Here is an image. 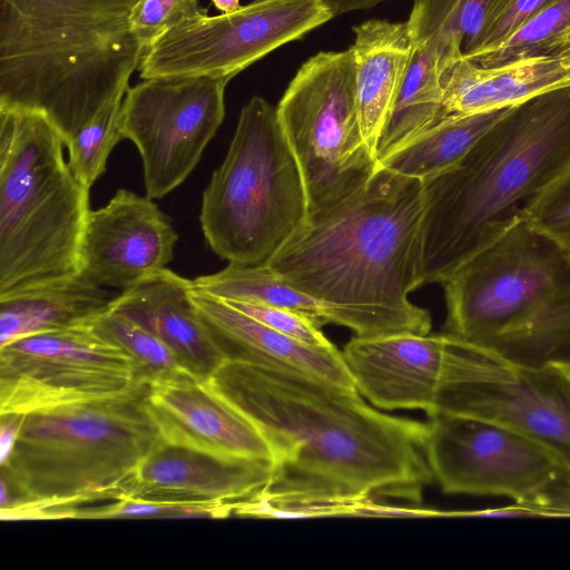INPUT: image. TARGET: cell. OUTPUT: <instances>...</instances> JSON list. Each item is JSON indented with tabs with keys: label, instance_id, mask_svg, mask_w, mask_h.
<instances>
[{
	"label": "cell",
	"instance_id": "52a82bcc",
	"mask_svg": "<svg viewBox=\"0 0 570 570\" xmlns=\"http://www.w3.org/2000/svg\"><path fill=\"white\" fill-rule=\"evenodd\" d=\"M309 216L305 180L276 108L252 97L203 193L200 226L222 259L267 265Z\"/></svg>",
	"mask_w": 570,
	"mask_h": 570
},
{
	"label": "cell",
	"instance_id": "4316f807",
	"mask_svg": "<svg viewBox=\"0 0 570 570\" xmlns=\"http://www.w3.org/2000/svg\"><path fill=\"white\" fill-rule=\"evenodd\" d=\"M191 282L195 288L223 299L287 308L307 316L320 327L332 323L328 309L320 301L291 286L267 265L229 263L224 269Z\"/></svg>",
	"mask_w": 570,
	"mask_h": 570
},
{
	"label": "cell",
	"instance_id": "ffe728a7",
	"mask_svg": "<svg viewBox=\"0 0 570 570\" xmlns=\"http://www.w3.org/2000/svg\"><path fill=\"white\" fill-rule=\"evenodd\" d=\"M190 288L191 279L164 268L119 292L109 308L150 331L174 353L184 371L206 380L224 358L197 315Z\"/></svg>",
	"mask_w": 570,
	"mask_h": 570
},
{
	"label": "cell",
	"instance_id": "836d02e7",
	"mask_svg": "<svg viewBox=\"0 0 570 570\" xmlns=\"http://www.w3.org/2000/svg\"><path fill=\"white\" fill-rule=\"evenodd\" d=\"M225 301L268 327L304 344L315 347L334 346L322 333L321 327L303 314L259 303Z\"/></svg>",
	"mask_w": 570,
	"mask_h": 570
},
{
	"label": "cell",
	"instance_id": "1f68e13d",
	"mask_svg": "<svg viewBox=\"0 0 570 570\" xmlns=\"http://www.w3.org/2000/svg\"><path fill=\"white\" fill-rule=\"evenodd\" d=\"M521 220L570 259V166L524 204Z\"/></svg>",
	"mask_w": 570,
	"mask_h": 570
},
{
	"label": "cell",
	"instance_id": "5bb4252c",
	"mask_svg": "<svg viewBox=\"0 0 570 570\" xmlns=\"http://www.w3.org/2000/svg\"><path fill=\"white\" fill-rule=\"evenodd\" d=\"M426 422V458L448 494L508 497L519 503L564 466L547 450L501 424L436 413Z\"/></svg>",
	"mask_w": 570,
	"mask_h": 570
},
{
	"label": "cell",
	"instance_id": "7a4b0ae2",
	"mask_svg": "<svg viewBox=\"0 0 570 570\" xmlns=\"http://www.w3.org/2000/svg\"><path fill=\"white\" fill-rule=\"evenodd\" d=\"M422 216V179L379 165L356 193L309 213L267 266L354 336L428 334L429 311L409 299L420 286Z\"/></svg>",
	"mask_w": 570,
	"mask_h": 570
},
{
	"label": "cell",
	"instance_id": "5b68a950",
	"mask_svg": "<svg viewBox=\"0 0 570 570\" xmlns=\"http://www.w3.org/2000/svg\"><path fill=\"white\" fill-rule=\"evenodd\" d=\"M145 389L24 414L0 463L2 520H49L73 507L116 500L160 443Z\"/></svg>",
	"mask_w": 570,
	"mask_h": 570
},
{
	"label": "cell",
	"instance_id": "cb8c5ba5",
	"mask_svg": "<svg viewBox=\"0 0 570 570\" xmlns=\"http://www.w3.org/2000/svg\"><path fill=\"white\" fill-rule=\"evenodd\" d=\"M481 350L520 366L570 365V278Z\"/></svg>",
	"mask_w": 570,
	"mask_h": 570
},
{
	"label": "cell",
	"instance_id": "8d00e7d4",
	"mask_svg": "<svg viewBox=\"0 0 570 570\" xmlns=\"http://www.w3.org/2000/svg\"><path fill=\"white\" fill-rule=\"evenodd\" d=\"M23 419L24 414L21 413L0 414V463H2L12 451Z\"/></svg>",
	"mask_w": 570,
	"mask_h": 570
},
{
	"label": "cell",
	"instance_id": "7402d4cb",
	"mask_svg": "<svg viewBox=\"0 0 570 570\" xmlns=\"http://www.w3.org/2000/svg\"><path fill=\"white\" fill-rule=\"evenodd\" d=\"M442 85V119L515 106L570 86V52L492 68L460 59L443 72Z\"/></svg>",
	"mask_w": 570,
	"mask_h": 570
},
{
	"label": "cell",
	"instance_id": "74e56055",
	"mask_svg": "<svg viewBox=\"0 0 570 570\" xmlns=\"http://www.w3.org/2000/svg\"><path fill=\"white\" fill-rule=\"evenodd\" d=\"M334 18L343 13L356 10H364L376 6L385 0H324Z\"/></svg>",
	"mask_w": 570,
	"mask_h": 570
},
{
	"label": "cell",
	"instance_id": "f35d334b",
	"mask_svg": "<svg viewBox=\"0 0 570 570\" xmlns=\"http://www.w3.org/2000/svg\"><path fill=\"white\" fill-rule=\"evenodd\" d=\"M216 9L222 13H229L237 10L240 4L239 0H210Z\"/></svg>",
	"mask_w": 570,
	"mask_h": 570
},
{
	"label": "cell",
	"instance_id": "f1b7e54d",
	"mask_svg": "<svg viewBox=\"0 0 570 570\" xmlns=\"http://www.w3.org/2000/svg\"><path fill=\"white\" fill-rule=\"evenodd\" d=\"M132 361L135 385L145 389L184 371L174 353L150 331L111 308L86 322Z\"/></svg>",
	"mask_w": 570,
	"mask_h": 570
},
{
	"label": "cell",
	"instance_id": "ba28073f",
	"mask_svg": "<svg viewBox=\"0 0 570 570\" xmlns=\"http://www.w3.org/2000/svg\"><path fill=\"white\" fill-rule=\"evenodd\" d=\"M276 112L302 169L309 213L343 202L377 169L361 126L350 48L321 51L306 60Z\"/></svg>",
	"mask_w": 570,
	"mask_h": 570
},
{
	"label": "cell",
	"instance_id": "30bf717a",
	"mask_svg": "<svg viewBox=\"0 0 570 570\" xmlns=\"http://www.w3.org/2000/svg\"><path fill=\"white\" fill-rule=\"evenodd\" d=\"M568 278L567 255L520 220L442 283L448 311L443 333L483 348Z\"/></svg>",
	"mask_w": 570,
	"mask_h": 570
},
{
	"label": "cell",
	"instance_id": "9c48e42d",
	"mask_svg": "<svg viewBox=\"0 0 570 570\" xmlns=\"http://www.w3.org/2000/svg\"><path fill=\"white\" fill-rule=\"evenodd\" d=\"M436 413L501 424L570 469V365L520 366L446 336L442 379L426 414Z\"/></svg>",
	"mask_w": 570,
	"mask_h": 570
},
{
	"label": "cell",
	"instance_id": "d4e9b609",
	"mask_svg": "<svg viewBox=\"0 0 570 570\" xmlns=\"http://www.w3.org/2000/svg\"><path fill=\"white\" fill-rule=\"evenodd\" d=\"M443 72L435 46L415 43L403 86L376 145L379 163L442 119Z\"/></svg>",
	"mask_w": 570,
	"mask_h": 570
},
{
	"label": "cell",
	"instance_id": "e0dca14e",
	"mask_svg": "<svg viewBox=\"0 0 570 570\" xmlns=\"http://www.w3.org/2000/svg\"><path fill=\"white\" fill-rule=\"evenodd\" d=\"M342 354L357 392L372 405L428 413L444 370L446 336L444 333L353 336Z\"/></svg>",
	"mask_w": 570,
	"mask_h": 570
},
{
	"label": "cell",
	"instance_id": "4dcf8cb0",
	"mask_svg": "<svg viewBox=\"0 0 570 570\" xmlns=\"http://www.w3.org/2000/svg\"><path fill=\"white\" fill-rule=\"evenodd\" d=\"M124 97L108 104L66 144L67 163L72 174L89 189L106 171L107 160L114 147L125 139L120 125Z\"/></svg>",
	"mask_w": 570,
	"mask_h": 570
},
{
	"label": "cell",
	"instance_id": "484cf974",
	"mask_svg": "<svg viewBox=\"0 0 570 570\" xmlns=\"http://www.w3.org/2000/svg\"><path fill=\"white\" fill-rule=\"evenodd\" d=\"M512 107L448 116L379 165L409 177H431L456 164Z\"/></svg>",
	"mask_w": 570,
	"mask_h": 570
},
{
	"label": "cell",
	"instance_id": "277c9868",
	"mask_svg": "<svg viewBox=\"0 0 570 570\" xmlns=\"http://www.w3.org/2000/svg\"><path fill=\"white\" fill-rule=\"evenodd\" d=\"M138 0H0V109L41 114L63 145L125 96Z\"/></svg>",
	"mask_w": 570,
	"mask_h": 570
},
{
	"label": "cell",
	"instance_id": "83f0119b",
	"mask_svg": "<svg viewBox=\"0 0 570 570\" xmlns=\"http://www.w3.org/2000/svg\"><path fill=\"white\" fill-rule=\"evenodd\" d=\"M570 52V0L548 7L498 45L464 60L482 68Z\"/></svg>",
	"mask_w": 570,
	"mask_h": 570
},
{
	"label": "cell",
	"instance_id": "d590c367",
	"mask_svg": "<svg viewBox=\"0 0 570 570\" xmlns=\"http://www.w3.org/2000/svg\"><path fill=\"white\" fill-rule=\"evenodd\" d=\"M518 504L538 517H570V469L563 468L546 485Z\"/></svg>",
	"mask_w": 570,
	"mask_h": 570
},
{
	"label": "cell",
	"instance_id": "9a60e30c",
	"mask_svg": "<svg viewBox=\"0 0 570 570\" xmlns=\"http://www.w3.org/2000/svg\"><path fill=\"white\" fill-rule=\"evenodd\" d=\"M178 234L153 198L119 189L108 204L90 209L79 252V275L126 291L173 259Z\"/></svg>",
	"mask_w": 570,
	"mask_h": 570
},
{
	"label": "cell",
	"instance_id": "6da1fadb",
	"mask_svg": "<svg viewBox=\"0 0 570 570\" xmlns=\"http://www.w3.org/2000/svg\"><path fill=\"white\" fill-rule=\"evenodd\" d=\"M207 381L272 450V481L254 498L259 508L338 498L413 505L433 481L426 422L375 410L357 391L234 361Z\"/></svg>",
	"mask_w": 570,
	"mask_h": 570
},
{
	"label": "cell",
	"instance_id": "d6986e66",
	"mask_svg": "<svg viewBox=\"0 0 570 570\" xmlns=\"http://www.w3.org/2000/svg\"><path fill=\"white\" fill-rule=\"evenodd\" d=\"M190 298L224 361L294 372L357 391L343 354L335 346L315 347L282 334L227 301L190 288Z\"/></svg>",
	"mask_w": 570,
	"mask_h": 570
},
{
	"label": "cell",
	"instance_id": "ac0fdd59",
	"mask_svg": "<svg viewBox=\"0 0 570 570\" xmlns=\"http://www.w3.org/2000/svg\"><path fill=\"white\" fill-rule=\"evenodd\" d=\"M273 473L272 462L222 459L161 440L119 497L240 503L265 490Z\"/></svg>",
	"mask_w": 570,
	"mask_h": 570
},
{
	"label": "cell",
	"instance_id": "7c38bea8",
	"mask_svg": "<svg viewBox=\"0 0 570 570\" xmlns=\"http://www.w3.org/2000/svg\"><path fill=\"white\" fill-rule=\"evenodd\" d=\"M135 389L130 357L87 323L0 346V414L109 399Z\"/></svg>",
	"mask_w": 570,
	"mask_h": 570
},
{
	"label": "cell",
	"instance_id": "3957f363",
	"mask_svg": "<svg viewBox=\"0 0 570 570\" xmlns=\"http://www.w3.org/2000/svg\"><path fill=\"white\" fill-rule=\"evenodd\" d=\"M570 166V86L513 106L453 166L422 179L420 286L442 284L521 220Z\"/></svg>",
	"mask_w": 570,
	"mask_h": 570
},
{
	"label": "cell",
	"instance_id": "603a6c76",
	"mask_svg": "<svg viewBox=\"0 0 570 570\" xmlns=\"http://www.w3.org/2000/svg\"><path fill=\"white\" fill-rule=\"evenodd\" d=\"M118 293L79 274L0 299V346L32 334L83 324L109 309Z\"/></svg>",
	"mask_w": 570,
	"mask_h": 570
},
{
	"label": "cell",
	"instance_id": "44dd1931",
	"mask_svg": "<svg viewBox=\"0 0 570 570\" xmlns=\"http://www.w3.org/2000/svg\"><path fill=\"white\" fill-rule=\"evenodd\" d=\"M356 100L364 138L375 155L414 56L407 22L371 19L353 27ZM376 157V155H375Z\"/></svg>",
	"mask_w": 570,
	"mask_h": 570
},
{
	"label": "cell",
	"instance_id": "d6a6232c",
	"mask_svg": "<svg viewBox=\"0 0 570 570\" xmlns=\"http://www.w3.org/2000/svg\"><path fill=\"white\" fill-rule=\"evenodd\" d=\"M206 12L199 0H138L129 22L145 50L183 21Z\"/></svg>",
	"mask_w": 570,
	"mask_h": 570
},
{
	"label": "cell",
	"instance_id": "8992f818",
	"mask_svg": "<svg viewBox=\"0 0 570 570\" xmlns=\"http://www.w3.org/2000/svg\"><path fill=\"white\" fill-rule=\"evenodd\" d=\"M41 114L0 109V299L79 274L89 188Z\"/></svg>",
	"mask_w": 570,
	"mask_h": 570
},
{
	"label": "cell",
	"instance_id": "f546056e",
	"mask_svg": "<svg viewBox=\"0 0 570 570\" xmlns=\"http://www.w3.org/2000/svg\"><path fill=\"white\" fill-rule=\"evenodd\" d=\"M237 503L178 501L119 497L106 504H85L66 509L58 519H225L234 514Z\"/></svg>",
	"mask_w": 570,
	"mask_h": 570
},
{
	"label": "cell",
	"instance_id": "8fae6325",
	"mask_svg": "<svg viewBox=\"0 0 570 570\" xmlns=\"http://www.w3.org/2000/svg\"><path fill=\"white\" fill-rule=\"evenodd\" d=\"M334 18L324 0H254L193 17L144 50L140 79L207 75L230 80L276 48Z\"/></svg>",
	"mask_w": 570,
	"mask_h": 570
},
{
	"label": "cell",
	"instance_id": "e575fe53",
	"mask_svg": "<svg viewBox=\"0 0 570 570\" xmlns=\"http://www.w3.org/2000/svg\"><path fill=\"white\" fill-rule=\"evenodd\" d=\"M560 0H498L469 58L498 45L528 20Z\"/></svg>",
	"mask_w": 570,
	"mask_h": 570
},
{
	"label": "cell",
	"instance_id": "2e32d148",
	"mask_svg": "<svg viewBox=\"0 0 570 570\" xmlns=\"http://www.w3.org/2000/svg\"><path fill=\"white\" fill-rule=\"evenodd\" d=\"M144 403L167 443L222 459L273 463L263 434L207 379L183 372L145 387Z\"/></svg>",
	"mask_w": 570,
	"mask_h": 570
},
{
	"label": "cell",
	"instance_id": "4fadbf2b",
	"mask_svg": "<svg viewBox=\"0 0 570 570\" xmlns=\"http://www.w3.org/2000/svg\"><path fill=\"white\" fill-rule=\"evenodd\" d=\"M229 80L207 75L165 76L127 88L121 132L139 151L148 197L163 198L198 165L224 120Z\"/></svg>",
	"mask_w": 570,
	"mask_h": 570
}]
</instances>
